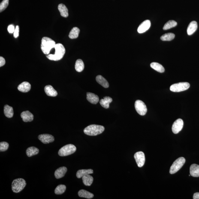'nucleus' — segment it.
<instances>
[{"instance_id":"obj_1","label":"nucleus","mask_w":199,"mask_h":199,"mask_svg":"<svg viewBox=\"0 0 199 199\" xmlns=\"http://www.w3.org/2000/svg\"><path fill=\"white\" fill-rule=\"evenodd\" d=\"M55 53L54 54H48L47 57L50 60L58 61L62 59L65 53V47L62 44L58 43L55 45L54 48Z\"/></svg>"},{"instance_id":"obj_2","label":"nucleus","mask_w":199,"mask_h":199,"mask_svg":"<svg viewBox=\"0 0 199 199\" xmlns=\"http://www.w3.org/2000/svg\"><path fill=\"white\" fill-rule=\"evenodd\" d=\"M54 41L49 37H43L41 40V49L43 53L48 55L52 49L54 48L56 45Z\"/></svg>"},{"instance_id":"obj_3","label":"nucleus","mask_w":199,"mask_h":199,"mask_svg":"<svg viewBox=\"0 0 199 199\" xmlns=\"http://www.w3.org/2000/svg\"><path fill=\"white\" fill-rule=\"evenodd\" d=\"M105 130L103 126L97 125H91L86 127L84 130V132L87 135L96 136L101 134Z\"/></svg>"},{"instance_id":"obj_4","label":"nucleus","mask_w":199,"mask_h":199,"mask_svg":"<svg viewBox=\"0 0 199 199\" xmlns=\"http://www.w3.org/2000/svg\"><path fill=\"white\" fill-rule=\"evenodd\" d=\"M26 185V182L23 179H16L12 183V190L13 192L19 193L23 190Z\"/></svg>"},{"instance_id":"obj_5","label":"nucleus","mask_w":199,"mask_h":199,"mask_svg":"<svg viewBox=\"0 0 199 199\" xmlns=\"http://www.w3.org/2000/svg\"><path fill=\"white\" fill-rule=\"evenodd\" d=\"M76 146L72 144L66 145L59 149L58 155L61 156H65L71 155L76 152Z\"/></svg>"},{"instance_id":"obj_6","label":"nucleus","mask_w":199,"mask_h":199,"mask_svg":"<svg viewBox=\"0 0 199 199\" xmlns=\"http://www.w3.org/2000/svg\"><path fill=\"white\" fill-rule=\"evenodd\" d=\"M185 162V159L183 157H180L176 159L170 167V174H174L179 171L184 165Z\"/></svg>"},{"instance_id":"obj_7","label":"nucleus","mask_w":199,"mask_h":199,"mask_svg":"<svg viewBox=\"0 0 199 199\" xmlns=\"http://www.w3.org/2000/svg\"><path fill=\"white\" fill-rule=\"evenodd\" d=\"M190 87V84L188 82H180L172 85L170 86V90L173 92H181L187 90Z\"/></svg>"},{"instance_id":"obj_8","label":"nucleus","mask_w":199,"mask_h":199,"mask_svg":"<svg viewBox=\"0 0 199 199\" xmlns=\"http://www.w3.org/2000/svg\"><path fill=\"white\" fill-rule=\"evenodd\" d=\"M135 107L137 113L141 116H144L147 113V109L146 105L141 100H137L135 104Z\"/></svg>"},{"instance_id":"obj_9","label":"nucleus","mask_w":199,"mask_h":199,"mask_svg":"<svg viewBox=\"0 0 199 199\" xmlns=\"http://www.w3.org/2000/svg\"><path fill=\"white\" fill-rule=\"evenodd\" d=\"M134 157L137 166L139 167L143 166L145 161V156L143 152L140 151L136 153L135 154Z\"/></svg>"},{"instance_id":"obj_10","label":"nucleus","mask_w":199,"mask_h":199,"mask_svg":"<svg viewBox=\"0 0 199 199\" xmlns=\"http://www.w3.org/2000/svg\"><path fill=\"white\" fill-rule=\"evenodd\" d=\"M183 124V121L182 119H177L174 122L172 127L173 132L175 134H178L182 130Z\"/></svg>"},{"instance_id":"obj_11","label":"nucleus","mask_w":199,"mask_h":199,"mask_svg":"<svg viewBox=\"0 0 199 199\" xmlns=\"http://www.w3.org/2000/svg\"><path fill=\"white\" fill-rule=\"evenodd\" d=\"M38 138L42 143L44 144L52 143L54 141V137L50 134H43L38 136Z\"/></svg>"},{"instance_id":"obj_12","label":"nucleus","mask_w":199,"mask_h":199,"mask_svg":"<svg viewBox=\"0 0 199 199\" xmlns=\"http://www.w3.org/2000/svg\"><path fill=\"white\" fill-rule=\"evenodd\" d=\"M151 23L150 21L146 20L143 22L137 28V32L139 33H143L146 32L150 27Z\"/></svg>"},{"instance_id":"obj_13","label":"nucleus","mask_w":199,"mask_h":199,"mask_svg":"<svg viewBox=\"0 0 199 199\" xmlns=\"http://www.w3.org/2000/svg\"><path fill=\"white\" fill-rule=\"evenodd\" d=\"M21 117L25 122H32L34 119L33 115L28 111L22 112Z\"/></svg>"},{"instance_id":"obj_14","label":"nucleus","mask_w":199,"mask_h":199,"mask_svg":"<svg viewBox=\"0 0 199 199\" xmlns=\"http://www.w3.org/2000/svg\"><path fill=\"white\" fill-rule=\"evenodd\" d=\"M87 99L92 104H96L99 101V98L98 95L92 93H87Z\"/></svg>"},{"instance_id":"obj_15","label":"nucleus","mask_w":199,"mask_h":199,"mask_svg":"<svg viewBox=\"0 0 199 199\" xmlns=\"http://www.w3.org/2000/svg\"><path fill=\"white\" fill-rule=\"evenodd\" d=\"M17 88L20 92L26 93L30 90L31 86L28 82H24L19 85Z\"/></svg>"},{"instance_id":"obj_16","label":"nucleus","mask_w":199,"mask_h":199,"mask_svg":"<svg viewBox=\"0 0 199 199\" xmlns=\"http://www.w3.org/2000/svg\"><path fill=\"white\" fill-rule=\"evenodd\" d=\"M67 171V167H61L55 171L54 173L55 178L57 179H59L64 177Z\"/></svg>"},{"instance_id":"obj_17","label":"nucleus","mask_w":199,"mask_h":199,"mask_svg":"<svg viewBox=\"0 0 199 199\" xmlns=\"http://www.w3.org/2000/svg\"><path fill=\"white\" fill-rule=\"evenodd\" d=\"M44 90L46 94L49 96L55 97L58 95L57 92L51 85L46 86L45 87Z\"/></svg>"},{"instance_id":"obj_18","label":"nucleus","mask_w":199,"mask_h":199,"mask_svg":"<svg viewBox=\"0 0 199 199\" xmlns=\"http://www.w3.org/2000/svg\"><path fill=\"white\" fill-rule=\"evenodd\" d=\"M190 174L193 177H199V165L197 164H192L190 167Z\"/></svg>"},{"instance_id":"obj_19","label":"nucleus","mask_w":199,"mask_h":199,"mask_svg":"<svg viewBox=\"0 0 199 199\" xmlns=\"http://www.w3.org/2000/svg\"><path fill=\"white\" fill-rule=\"evenodd\" d=\"M198 27L196 22L192 21L190 23L187 29V33L188 35H192L195 32Z\"/></svg>"},{"instance_id":"obj_20","label":"nucleus","mask_w":199,"mask_h":199,"mask_svg":"<svg viewBox=\"0 0 199 199\" xmlns=\"http://www.w3.org/2000/svg\"><path fill=\"white\" fill-rule=\"evenodd\" d=\"M113 101V99L110 97H104L103 99H101L100 100V103L102 107L105 109H109V104Z\"/></svg>"},{"instance_id":"obj_21","label":"nucleus","mask_w":199,"mask_h":199,"mask_svg":"<svg viewBox=\"0 0 199 199\" xmlns=\"http://www.w3.org/2000/svg\"><path fill=\"white\" fill-rule=\"evenodd\" d=\"M58 9L61 16L64 17H68V10L65 5L63 4H59L58 6Z\"/></svg>"},{"instance_id":"obj_22","label":"nucleus","mask_w":199,"mask_h":199,"mask_svg":"<svg viewBox=\"0 0 199 199\" xmlns=\"http://www.w3.org/2000/svg\"><path fill=\"white\" fill-rule=\"evenodd\" d=\"M96 80L98 83L103 87L106 88H108L109 85L108 82L103 76L101 75H98L96 76Z\"/></svg>"},{"instance_id":"obj_23","label":"nucleus","mask_w":199,"mask_h":199,"mask_svg":"<svg viewBox=\"0 0 199 199\" xmlns=\"http://www.w3.org/2000/svg\"><path fill=\"white\" fill-rule=\"evenodd\" d=\"M4 113L5 116L8 118L12 117L14 114L13 108L7 105L4 106Z\"/></svg>"},{"instance_id":"obj_24","label":"nucleus","mask_w":199,"mask_h":199,"mask_svg":"<svg viewBox=\"0 0 199 199\" xmlns=\"http://www.w3.org/2000/svg\"><path fill=\"white\" fill-rule=\"evenodd\" d=\"M93 173V170L89 169H82L79 170L76 173V176L77 178H81L83 176L87 174H92Z\"/></svg>"},{"instance_id":"obj_25","label":"nucleus","mask_w":199,"mask_h":199,"mask_svg":"<svg viewBox=\"0 0 199 199\" xmlns=\"http://www.w3.org/2000/svg\"><path fill=\"white\" fill-rule=\"evenodd\" d=\"M79 197L88 199H91L94 197L93 194L84 190H80L78 193Z\"/></svg>"},{"instance_id":"obj_26","label":"nucleus","mask_w":199,"mask_h":199,"mask_svg":"<svg viewBox=\"0 0 199 199\" xmlns=\"http://www.w3.org/2000/svg\"><path fill=\"white\" fill-rule=\"evenodd\" d=\"M82 179L83 184L86 186H90L93 181V178L90 174L83 176Z\"/></svg>"},{"instance_id":"obj_27","label":"nucleus","mask_w":199,"mask_h":199,"mask_svg":"<svg viewBox=\"0 0 199 199\" xmlns=\"http://www.w3.org/2000/svg\"><path fill=\"white\" fill-rule=\"evenodd\" d=\"M85 68L84 64L82 59H78L76 61L75 69L78 72H81Z\"/></svg>"},{"instance_id":"obj_28","label":"nucleus","mask_w":199,"mask_h":199,"mask_svg":"<svg viewBox=\"0 0 199 199\" xmlns=\"http://www.w3.org/2000/svg\"><path fill=\"white\" fill-rule=\"evenodd\" d=\"M151 68L160 73L164 72L165 70L164 67L161 64L157 62H152L151 64Z\"/></svg>"},{"instance_id":"obj_29","label":"nucleus","mask_w":199,"mask_h":199,"mask_svg":"<svg viewBox=\"0 0 199 199\" xmlns=\"http://www.w3.org/2000/svg\"><path fill=\"white\" fill-rule=\"evenodd\" d=\"M39 152V150L37 148L30 147L27 149L26 152L27 156L30 157L37 155L38 153Z\"/></svg>"},{"instance_id":"obj_30","label":"nucleus","mask_w":199,"mask_h":199,"mask_svg":"<svg viewBox=\"0 0 199 199\" xmlns=\"http://www.w3.org/2000/svg\"><path fill=\"white\" fill-rule=\"evenodd\" d=\"M79 33H80V30L79 28L77 27H74L70 31L69 37L71 39L77 38L79 36Z\"/></svg>"},{"instance_id":"obj_31","label":"nucleus","mask_w":199,"mask_h":199,"mask_svg":"<svg viewBox=\"0 0 199 199\" xmlns=\"http://www.w3.org/2000/svg\"><path fill=\"white\" fill-rule=\"evenodd\" d=\"M174 37V34L172 33H168L161 36V39L163 41H170L173 40Z\"/></svg>"},{"instance_id":"obj_32","label":"nucleus","mask_w":199,"mask_h":199,"mask_svg":"<svg viewBox=\"0 0 199 199\" xmlns=\"http://www.w3.org/2000/svg\"><path fill=\"white\" fill-rule=\"evenodd\" d=\"M177 25V23L174 20H170L164 25L163 29L164 30H167L170 29V28L174 27Z\"/></svg>"},{"instance_id":"obj_33","label":"nucleus","mask_w":199,"mask_h":199,"mask_svg":"<svg viewBox=\"0 0 199 199\" xmlns=\"http://www.w3.org/2000/svg\"><path fill=\"white\" fill-rule=\"evenodd\" d=\"M66 189V187L65 185H58L55 190V194L57 195L62 194L65 192Z\"/></svg>"},{"instance_id":"obj_34","label":"nucleus","mask_w":199,"mask_h":199,"mask_svg":"<svg viewBox=\"0 0 199 199\" xmlns=\"http://www.w3.org/2000/svg\"><path fill=\"white\" fill-rule=\"evenodd\" d=\"M9 0H3L0 4V12H1L7 8L8 6Z\"/></svg>"},{"instance_id":"obj_35","label":"nucleus","mask_w":199,"mask_h":199,"mask_svg":"<svg viewBox=\"0 0 199 199\" xmlns=\"http://www.w3.org/2000/svg\"><path fill=\"white\" fill-rule=\"evenodd\" d=\"M9 147V143L7 142H3L0 143V151L1 152H4L7 150Z\"/></svg>"},{"instance_id":"obj_36","label":"nucleus","mask_w":199,"mask_h":199,"mask_svg":"<svg viewBox=\"0 0 199 199\" xmlns=\"http://www.w3.org/2000/svg\"><path fill=\"white\" fill-rule=\"evenodd\" d=\"M15 29V28L14 25H9L8 27H7V30L9 33L12 34L14 33Z\"/></svg>"},{"instance_id":"obj_37","label":"nucleus","mask_w":199,"mask_h":199,"mask_svg":"<svg viewBox=\"0 0 199 199\" xmlns=\"http://www.w3.org/2000/svg\"><path fill=\"white\" fill-rule=\"evenodd\" d=\"M19 27L18 25L16 26L15 29L14 33H13V35L14 38H17L19 36Z\"/></svg>"},{"instance_id":"obj_38","label":"nucleus","mask_w":199,"mask_h":199,"mask_svg":"<svg viewBox=\"0 0 199 199\" xmlns=\"http://www.w3.org/2000/svg\"><path fill=\"white\" fill-rule=\"evenodd\" d=\"M5 59L2 56L0 57V67L3 66L5 65Z\"/></svg>"},{"instance_id":"obj_39","label":"nucleus","mask_w":199,"mask_h":199,"mask_svg":"<svg viewBox=\"0 0 199 199\" xmlns=\"http://www.w3.org/2000/svg\"><path fill=\"white\" fill-rule=\"evenodd\" d=\"M194 199H199V192H196L194 193L193 197Z\"/></svg>"},{"instance_id":"obj_40","label":"nucleus","mask_w":199,"mask_h":199,"mask_svg":"<svg viewBox=\"0 0 199 199\" xmlns=\"http://www.w3.org/2000/svg\"><path fill=\"white\" fill-rule=\"evenodd\" d=\"M191 176V175H190H190H189V176Z\"/></svg>"}]
</instances>
